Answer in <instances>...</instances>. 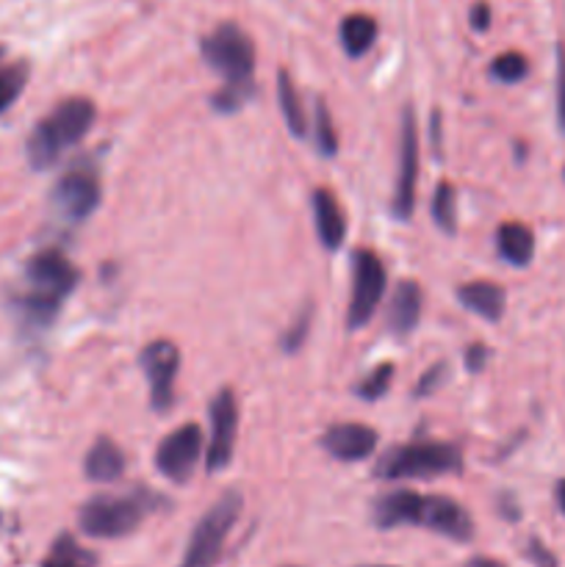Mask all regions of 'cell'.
I'll use <instances>...</instances> for the list:
<instances>
[{
	"label": "cell",
	"mask_w": 565,
	"mask_h": 567,
	"mask_svg": "<svg viewBox=\"0 0 565 567\" xmlns=\"http://www.w3.org/2000/svg\"><path fill=\"white\" fill-rule=\"evenodd\" d=\"M199 50L205 64L222 78V89L210 97V105L219 114H236L255 94V42L242 25L222 22L205 33Z\"/></svg>",
	"instance_id": "obj_1"
},
{
	"label": "cell",
	"mask_w": 565,
	"mask_h": 567,
	"mask_svg": "<svg viewBox=\"0 0 565 567\" xmlns=\"http://www.w3.org/2000/svg\"><path fill=\"white\" fill-rule=\"evenodd\" d=\"M371 518L377 529L421 526L458 543H469L474 537V520L469 509L449 496H424L415 491L382 493L371 507Z\"/></svg>",
	"instance_id": "obj_2"
},
{
	"label": "cell",
	"mask_w": 565,
	"mask_h": 567,
	"mask_svg": "<svg viewBox=\"0 0 565 567\" xmlns=\"http://www.w3.org/2000/svg\"><path fill=\"white\" fill-rule=\"evenodd\" d=\"M81 271L61 249H42L33 255L22 271V286L14 297V308L22 324L44 330L55 321L61 305L75 291Z\"/></svg>",
	"instance_id": "obj_3"
},
{
	"label": "cell",
	"mask_w": 565,
	"mask_h": 567,
	"mask_svg": "<svg viewBox=\"0 0 565 567\" xmlns=\"http://www.w3.org/2000/svg\"><path fill=\"white\" fill-rule=\"evenodd\" d=\"M94 116H97V109L89 97L61 100L44 120L37 122L33 133L28 136V164L37 172L50 169L66 150L75 147L92 131Z\"/></svg>",
	"instance_id": "obj_4"
},
{
	"label": "cell",
	"mask_w": 565,
	"mask_h": 567,
	"mask_svg": "<svg viewBox=\"0 0 565 567\" xmlns=\"http://www.w3.org/2000/svg\"><path fill=\"white\" fill-rule=\"evenodd\" d=\"M158 507H166V498L158 493L147 491V487H133L131 493H120V496H94L78 513V526L86 537H97V540H116L142 526L147 515H153Z\"/></svg>",
	"instance_id": "obj_5"
},
{
	"label": "cell",
	"mask_w": 565,
	"mask_h": 567,
	"mask_svg": "<svg viewBox=\"0 0 565 567\" xmlns=\"http://www.w3.org/2000/svg\"><path fill=\"white\" fill-rule=\"evenodd\" d=\"M463 471V452L454 443L441 441H413L388 449L377 463L374 474L380 480H430Z\"/></svg>",
	"instance_id": "obj_6"
},
{
	"label": "cell",
	"mask_w": 565,
	"mask_h": 567,
	"mask_svg": "<svg viewBox=\"0 0 565 567\" xmlns=\"http://www.w3.org/2000/svg\"><path fill=\"white\" fill-rule=\"evenodd\" d=\"M242 493L227 491L216 498L208 507V513L197 520L188 537L186 554H183L181 567H214L219 563L222 548H225L227 535L236 526L238 515H242Z\"/></svg>",
	"instance_id": "obj_7"
},
{
	"label": "cell",
	"mask_w": 565,
	"mask_h": 567,
	"mask_svg": "<svg viewBox=\"0 0 565 567\" xmlns=\"http://www.w3.org/2000/svg\"><path fill=\"white\" fill-rule=\"evenodd\" d=\"M50 203L64 221H72V225L86 221L103 203V181H100L97 164L89 158H78L75 164L66 166V172L50 192Z\"/></svg>",
	"instance_id": "obj_8"
},
{
	"label": "cell",
	"mask_w": 565,
	"mask_h": 567,
	"mask_svg": "<svg viewBox=\"0 0 565 567\" xmlns=\"http://www.w3.org/2000/svg\"><path fill=\"white\" fill-rule=\"evenodd\" d=\"M388 288V271L380 255L371 249H355L352 252V293H349L347 327L363 330L371 321L374 310L380 308Z\"/></svg>",
	"instance_id": "obj_9"
},
{
	"label": "cell",
	"mask_w": 565,
	"mask_h": 567,
	"mask_svg": "<svg viewBox=\"0 0 565 567\" xmlns=\"http://www.w3.org/2000/svg\"><path fill=\"white\" fill-rule=\"evenodd\" d=\"M415 188H419V125L413 109L408 105L399 122V161L391 199V210L399 221H408L413 214Z\"/></svg>",
	"instance_id": "obj_10"
},
{
	"label": "cell",
	"mask_w": 565,
	"mask_h": 567,
	"mask_svg": "<svg viewBox=\"0 0 565 567\" xmlns=\"http://www.w3.org/2000/svg\"><path fill=\"white\" fill-rule=\"evenodd\" d=\"M205 454V435L197 424H183L155 449V468L170 482L186 485Z\"/></svg>",
	"instance_id": "obj_11"
},
{
	"label": "cell",
	"mask_w": 565,
	"mask_h": 567,
	"mask_svg": "<svg viewBox=\"0 0 565 567\" xmlns=\"http://www.w3.org/2000/svg\"><path fill=\"white\" fill-rule=\"evenodd\" d=\"M144 377L150 385V404L155 413H166L175 404V382L181 371V349L172 341H153L138 354Z\"/></svg>",
	"instance_id": "obj_12"
},
{
	"label": "cell",
	"mask_w": 565,
	"mask_h": 567,
	"mask_svg": "<svg viewBox=\"0 0 565 567\" xmlns=\"http://www.w3.org/2000/svg\"><path fill=\"white\" fill-rule=\"evenodd\" d=\"M210 435L205 443V465L208 474L225 471L233 460V449H236L238 435V404L230 388H222L214 399H210Z\"/></svg>",
	"instance_id": "obj_13"
},
{
	"label": "cell",
	"mask_w": 565,
	"mask_h": 567,
	"mask_svg": "<svg viewBox=\"0 0 565 567\" xmlns=\"http://www.w3.org/2000/svg\"><path fill=\"white\" fill-rule=\"evenodd\" d=\"M321 449L341 463H360L377 449V432L366 424H332L321 435Z\"/></svg>",
	"instance_id": "obj_14"
},
{
	"label": "cell",
	"mask_w": 565,
	"mask_h": 567,
	"mask_svg": "<svg viewBox=\"0 0 565 567\" xmlns=\"http://www.w3.org/2000/svg\"><path fill=\"white\" fill-rule=\"evenodd\" d=\"M421 310H424V291L415 280H402L393 288L391 305H388V330L397 338H408L419 327Z\"/></svg>",
	"instance_id": "obj_15"
},
{
	"label": "cell",
	"mask_w": 565,
	"mask_h": 567,
	"mask_svg": "<svg viewBox=\"0 0 565 567\" xmlns=\"http://www.w3.org/2000/svg\"><path fill=\"white\" fill-rule=\"evenodd\" d=\"M310 210H314L316 236H319L321 247H341L343 238H347V216H343L336 194H332L330 188H316V192L310 194Z\"/></svg>",
	"instance_id": "obj_16"
},
{
	"label": "cell",
	"mask_w": 565,
	"mask_h": 567,
	"mask_svg": "<svg viewBox=\"0 0 565 567\" xmlns=\"http://www.w3.org/2000/svg\"><path fill=\"white\" fill-rule=\"evenodd\" d=\"M458 299L469 313L480 316L485 321H499L507 308V293L502 286L491 280H474L458 288Z\"/></svg>",
	"instance_id": "obj_17"
},
{
	"label": "cell",
	"mask_w": 565,
	"mask_h": 567,
	"mask_svg": "<svg viewBox=\"0 0 565 567\" xmlns=\"http://www.w3.org/2000/svg\"><path fill=\"white\" fill-rule=\"evenodd\" d=\"M83 474L92 482H116L125 474V452L111 437H97L83 460Z\"/></svg>",
	"instance_id": "obj_18"
},
{
	"label": "cell",
	"mask_w": 565,
	"mask_h": 567,
	"mask_svg": "<svg viewBox=\"0 0 565 567\" xmlns=\"http://www.w3.org/2000/svg\"><path fill=\"white\" fill-rule=\"evenodd\" d=\"M499 258L507 260L510 266H530L535 258V236L521 221H504L496 230Z\"/></svg>",
	"instance_id": "obj_19"
},
{
	"label": "cell",
	"mask_w": 565,
	"mask_h": 567,
	"mask_svg": "<svg viewBox=\"0 0 565 567\" xmlns=\"http://www.w3.org/2000/svg\"><path fill=\"white\" fill-rule=\"evenodd\" d=\"M338 39L349 59H363L377 42V20L369 14H349L341 20Z\"/></svg>",
	"instance_id": "obj_20"
},
{
	"label": "cell",
	"mask_w": 565,
	"mask_h": 567,
	"mask_svg": "<svg viewBox=\"0 0 565 567\" xmlns=\"http://www.w3.org/2000/svg\"><path fill=\"white\" fill-rule=\"evenodd\" d=\"M277 103H280V114L291 136L305 138V133H308V114H305L302 97H299L297 86H294L291 75L286 70L277 72Z\"/></svg>",
	"instance_id": "obj_21"
},
{
	"label": "cell",
	"mask_w": 565,
	"mask_h": 567,
	"mask_svg": "<svg viewBox=\"0 0 565 567\" xmlns=\"http://www.w3.org/2000/svg\"><path fill=\"white\" fill-rule=\"evenodd\" d=\"M42 567H97V554L83 548L72 535H59L50 546Z\"/></svg>",
	"instance_id": "obj_22"
},
{
	"label": "cell",
	"mask_w": 565,
	"mask_h": 567,
	"mask_svg": "<svg viewBox=\"0 0 565 567\" xmlns=\"http://www.w3.org/2000/svg\"><path fill=\"white\" fill-rule=\"evenodd\" d=\"M28 83V64L25 61H9L0 50V114L14 103Z\"/></svg>",
	"instance_id": "obj_23"
},
{
	"label": "cell",
	"mask_w": 565,
	"mask_h": 567,
	"mask_svg": "<svg viewBox=\"0 0 565 567\" xmlns=\"http://www.w3.org/2000/svg\"><path fill=\"white\" fill-rule=\"evenodd\" d=\"M432 221L441 227L446 236H454L458 233V194H454L452 183H438L435 194H432Z\"/></svg>",
	"instance_id": "obj_24"
},
{
	"label": "cell",
	"mask_w": 565,
	"mask_h": 567,
	"mask_svg": "<svg viewBox=\"0 0 565 567\" xmlns=\"http://www.w3.org/2000/svg\"><path fill=\"white\" fill-rule=\"evenodd\" d=\"M391 380H393V365L382 363V365H377L374 371H369V374H366L363 380L355 385V393H358L363 402H377V399H382L388 393Z\"/></svg>",
	"instance_id": "obj_25"
},
{
	"label": "cell",
	"mask_w": 565,
	"mask_h": 567,
	"mask_svg": "<svg viewBox=\"0 0 565 567\" xmlns=\"http://www.w3.org/2000/svg\"><path fill=\"white\" fill-rule=\"evenodd\" d=\"M316 147L325 158H332L338 153V133L325 100H316Z\"/></svg>",
	"instance_id": "obj_26"
},
{
	"label": "cell",
	"mask_w": 565,
	"mask_h": 567,
	"mask_svg": "<svg viewBox=\"0 0 565 567\" xmlns=\"http://www.w3.org/2000/svg\"><path fill=\"white\" fill-rule=\"evenodd\" d=\"M526 72H530V61H526V55L515 53V50L496 55V59L491 61V75L502 83L524 81Z\"/></svg>",
	"instance_id": "obj_27"
},
{
	"label": "cell",
	"mask_w": 565,
	"mask_h": 567,
	"mask_svg": "<svg viewBox=\"0 0 565 567\" xmlns=\"http://www.w3.org/2000/svg\"><path fill=\"white\" fill-rule=\"evenodd\" d=\"M310 319H314V308H310V305H305V308L299 310L297 319L291 321V327H288L280 338V347L286 349V352L294 354L302 349L305 338H308V332H310Z\"/></svg>",
	"instance_id": "obj_28"
},
{
	"label": "cell",
	"mask_w": 565,
	"mask_h": 567,
	"mask_svg": "<svg viewBox=\"0 0 565 567\" xmlns=\"http://www.w3.org/2000/svg\"><path fill=\"white\" fill-rule=\"evenodd\" d=\"M446 380V363H438L432 365V369L424 371V377H421L419 382H415V396H430V393H435L438 388H441V382Z\"/></svg>",
	"instance_id": "obj_29"
},
{
	"label": "cell",
	"mask_w": 565,
	"mask_h": 567,
	"mask_svg": "<svg viewBox=\"0 0 565 567\" xmlns=\"http://www.w3.org/2000/svg\"><path fill=\"white\" fill-rule=\"evenodd\" d=\"M557 122L565 133V48H557Z\"/></svg>",
	"instance_id": "obj_30"
},
{
	"label": "cell",
	"mask_w": 565,
	"mask_h": 567,
	"mask_svg": "<svg viewBox=\"0 0 565 567\" xmlns=\"http://www.w3.org/2000/svg\"><path fill=\"white\" fill-rule=\"evenodd\" d=\"M487 360H491V349H487L485 343H471V347L465 349L463 363L471 374H480V371H485Z\"/></svg>",
	"instance_id": "obj_31"
},
{
	"label": "cell",
	"mask_w": 565,
	"mask_h": 567,
	"mask_svg": "<svg viewBox=\"0 0 565 567\" xmlns=\"http://www.w3.org/2000/svg\"><path fill=\"white\" fill-rule=\"evenodd\" d=\"M526 557L535 563V567H557V559H554V554L548 551V548L543 546L541 540H535V537H532L530 546H526Z\"/></svg>",
	"instance_id": "obj_32"
},
{
	"label": "cell",
	"mask_w": 565,
	"mask_h": 567,
	"mask_svg": "<svg viewBox=\"0 0 565 567\" xmlns=\"http://www.w3.org/2000/svg\"><path fill=\"white\" fill-rule=\"evenodd\" d=\"M471 28H474V31H487V28H491V6H487L485 0L471 6Z\"/></svg>",
	"instance_id": "obj_33"
},
{
	"label": "cell",
	"mask_w": 565,
	"mask_h": 567,
	"mask_svg": "<svg viewBox=\"0 0 565 567\" xmlns=\"http://www.w3.org/2000/svg\"><path fill=\"white\" fill-rule=\"evenodd\" d=\"M465 567H504V565L496 563V559H491V557H474Z\"/></svg>",
	"instance_id": "obj_34"
},
{
	"label": "cell",
	"mask_w": 565,
	"mask_h": 567,
	"mask_svg": "<svg viewBox=\"0 0 565 567\" xmlns=\"http://www.w3.org/2000/svg\"><path fill=\"white\" fill-rule=\"evenodd\" d=\"M554 496H557V507L559 513L565 515V480L557 482V487H554Z\"/></svg>",
	"instance_id": "obj_35"
},
{
	"label": "cell",
	"mask_w": 565,
	"mask_h": 567,
	"mask_svg": "<svg viewBox=\"0 0 565 567\" xmlns=\"http://www.w3.org/2000/svg\"><path fill=\"white\" fill-rule=\"evenodd\" d=\"M360 567H393V565H360Z\"/></svg>",
	"instance_id": "obj_36"
}]
</instances>
